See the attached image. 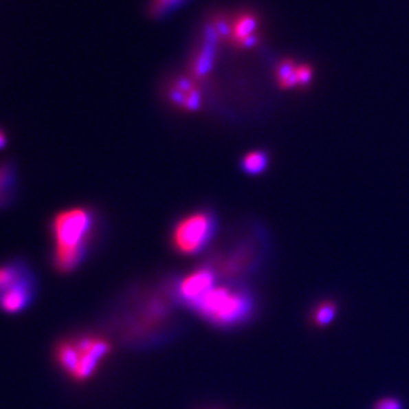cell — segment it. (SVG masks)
Returning a JSON list of instances; mask_svg holds the SVG:
<instances>
[{
	"mask_svg": "<svg viewBox=\"0 0 409 409\" xmlns=\"http://www.w3.org/2000/svg\"><path fill=\"white\" fill-rule=\"evenodd\" d=\"M98 230V217L91 208L75 206L55 215L49 225L55 270L63 274L78 270L88 258Z\"/></svg>",
	"mask_w": 409,
	"mask_h": 409,
	"instance_id": "obj_1",
	"label": "cell"
},
{
	"mask_svg": "<svg viewBox=\"0 0 409 409\" xmlns=\"http://www.w3.org/2000/svg\"><path fill=\"white\" fill-rule=\"evenodd\" d=\"M112 351L111 343L98 335L81 333L58 342L55 359L60 370L72 380L85 382L91 379Z\"/></svg>",
	"mask_w": 409,
	"mask_h": 409,
	"instance_id": "obj_2",
	"label": "cell"
},
{
	"mask_svg": "<svg viewBox=\"0 0 409 409\" xmlns=\"http://www.w3.org/2000/svg\"><path fill=\"white\" fill-rule=\"evenodd\" d=\"M38 279L31 266L20 258L0 263V310L5 313L25 311L36 298Z\"/></svg>",
	"mask_w": 409,
	"mask_h": 409,
	"instance_id": "obj_3",
	"label": "cell"
},
{
	"mask_svg": "<svg viewBox=\"0 0 409 409\" xmlns=\"http://www.w3.org/2000/svg\"><path fill=\"white\" fill-rule=\"evenodd\" d=\"M195 309L210 323L232 326L246 320L253 310V300L246 291L214 286L195 303Z\"/></svg>",
	"mask_w": 409,
	"mask_h": 409,
	"instance_id": "obj_4",
	"label": "cell"
},
{
	"mask_svg": "<svg viewBox=\"0 0 409 409\" xmlns=\"http://www.w3.org/2000/svg\"><path fill=\"white\" fill-rule=\"evenodd\" d=\"M215 232V218L208 212H195L186 215L172 234V243L178 253L193 255L199 253L212 239Z\"/></svg>",
	"mask_w": 409,
	"mask_h": 409,
	"instance_id": "obj_5",
	"label": "cell"
},
{
	"mask_svg": "<svg viewBox=\"0 0 409 409\" xmlns=\"http://www.w3.org/2000/svg\"><path fill=\"white\" fill-rule=\"evenodd\" d=\"M221 44L222 40L218 36L212 20H208V23L203 25L201 40L197 44L195 52L189 61L188 75L195 78L197 82L202 84L210 76L214 68L218 47Z\"/></svg>",
	"mask_w": 409,
	"mask_h": 409,
	"instance_id": "obj_6",
	"label": "cell"
},
{
	"mask_svg": "<svg viewBox=\"0 0 409 409\" xmlns=\"http://www.w3.org/2000/svg\"><path fill=\"white\" fill-rule=\"evenodd\" d=\"M166 98L175 108L188 112H197L202 105L201 84L189 75L177 78L166 88Z\"/></svg>",
	"mask_w": 409,
	"mask_h": 409,
	"instance_id": "obj_7",
	"label": "cell"
},
{
	"mask_svg": "<svg viewBox=\"0 0 409 409\" xmlns=\"http://www.w3.org/2000/svg\"><path fill=\"white\" fill-rule=\"evenodd\" d=\"M215 276L212 270L201 269L184 278L178 286V294L184 302L195 306L214 287Z\"/></svg>",
	"mask_w": 409,
	"mask_h": 409,
	"instance_id": "obj_8",
	"label": "cell"
},
{
	"mask_svg": "<svg viewBox=\"0 0 409 409\" xmlns=\"http://www.w3.org/2000/svg\"><path fill=\"white\" fill-rule=\"evenodd\" d=\"M259 18L253 12H241L233 20V30L230 44L239 49H250L259 44L261 35L258 34Z\"/></svg>",
	"mask_w": 409,
	"mask_h": 409,
	"instance_id": "obj_9",
	"label": "cell"
},
{
	"mask_svg": "<svg viewBox=\"0 0 409 409\" xmlns=\"http://www.w3.org/2000/svg\"><path fill=\"white\" fill-rule=\"evenodd\" d=\"M18 190V173L11 162H0V210L12 205Z\"/></svg>",
	"mask_w": 409,
	"mask_h": 409,
	"instance_id": "obj_10",
	"label": "cell"
},
{
	"mask_svg": "<svg viewBox=\"0 0 409 409\" xmlns=\"http://www.w3.org/2000/svg\"><path fill=\"white\" fill-rule=\"evenodd\" d=\"M275 78L282 89L299 88L298 64L292 58H283L275 69Z\"/></svg>",
	"mask_w": 409,
	"mask_h": 409,
	"instance_id": "obj_11",
	"label": "cell"
},
{
	"mask_svg": "<svg viewBox=\"0 0 409 409\" xmlns=\"http://www.w3.org/2000/svg\"><path fill=\"white\" fill-rule=\"evenodd\" d=\"M241 164H242V169L247 175H261L265 172V169L269 165V156L266 152L254 151L243 157Z\"/></svg>",
	"mask_w": 409,
	"mask_h": 409,
	"instance_id": "obj_12",
	"label": "cell"
},
{
	"mask_svg": "<svg viewBox=\"0 0 409 409\" xmlns=\"http://www.w3.org/2000/svg\"><path fill=\"white\" fill-rule=\"evenodd\" d=\"M335 315H336V305L332 302H323L315 309L312 319L316 326L322 327L331 323Z\"/></svg>",
	"mask_w": 409,
	"mask_h": 409,
	"instance_id": "obj_13",
	"label": "cell"
},
{
	"mask_svg": "<svg viewBox=\"0 0 409 409\" xmlns=\"http://www.w3.org/2000/svg\"><path fill=\"white\" fill-rule=\"evenodd\" d=\"M185 0H151L149 3V15L153 18H159L173 11L181 5Z\"/></svg>",
	"mask_w": 409,
	"mask_h": 409,
	"instance_id": "obj_14",
	"label": "cell"
},
{
	"mask_svg": "<svg viewBox=\"0 0 409 409\" xmlns=\"http://www.w3.org/2000/svg\"><path fill=\"white\" fill-rule=\"evenodd\" d=\"M312 78H313V69L311 65L309 64H302L298 65V84L299 88H306L311 84Z\"/></svg>",
	"mask_w": 409,
	"mask_h": 409,
	"instance_id": "obj_15",
	"label": "cell"
},
{
	"mask_svg": "<svg viewBox=\"0 0 409 409\" xmlns=\"http://www.w3.org/2000/svg\"><path fill=\"white\" fill-rule=\"evenodd\" d=\"M375 409H401V404H400L397 400L388 397V399H383V400H380V401L376 404Z\"/></svg>",
	"mask_w": 409,
	"mask_h": 409,
	"instance_id": "obj_16",
	"label": "cell"
},
{
	"mask_svg": "<svg viewBox=\"0 0 409 409\" xmlns=\"http://www.w3.org/2000/svg\"><path fill=\"white\" fill-rule=\"evenodd\" d=\"M5 144H7V137H5V133L0 129V149H3L5 146Z\"/></svg>",
	"mask_w": 409,
	"mask_h": 409,
	"instance_id": "obj_17",
	"label": "cell"
}]
</instances>
